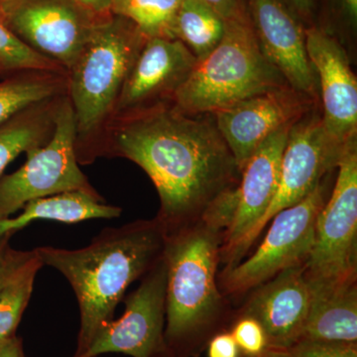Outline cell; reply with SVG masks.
Returning <instances> with one entry per match:
<instances>
[{"mask_svg": "<svg viewBox=\"0 0 357 357\" xmlns=\"http://www.w3.org/2000/svg\"><path fill=\"white\" fill-rule=\"evenodd\" d=\"M114 121L107 151L151 178L166 236L236 201L241 171L213 114H185L170 102Z\"/></svg>", "mask_w": 357, "mask_h": 357, "instance_id": "obj_1", "label": "cell"}, {"mask_svg": "<svg viewBox=\"0 0 357 357\" xmlns=\"http://www.w3.org/2000/svg\"><path fill=\"white\" fill-rule=\"evenodd\" d=\"M234 208L166 236L164 357H199L218 333L229 331L236 311L218 287L223 232Z\"/></svg>", "mask_w": 357, "mask_h": 357, "instance_id": "obj_2", "label": "cell"}, {"mask_svg": "<svg viewBox=\"0 0 357 357\" xmlns=\"http://www.w3.org/2000/svg\"><path fill=\"white\" fill-rule=\"evenodd\" d=\"M165 243V231L154 218L105 229L84 248H36L43 264L64 275L76 294L81 323L73 357L83 356L114 319L129 286L163 257Z\"/></svg>", "mask_w": 357, "mask_h": 357, "instance_id": "obj_3", "label": "cell"}, {"mask_svg": "<svg viewBox=\"0 0 357 357\" xmlns=\"http://www.w3.org/2000/svg\"><path fill=\"white\" fill-rule=\"evenodd\" d=\"M289 84L263 55L248 9L227 20L222 41L198 61L173 105L189 114H213L252 96Z\"/></svg>", "mask_w": 357, "mask_h": 357, "instance_id": "obj_4", "label": "cell"}, {"mask_svg": "<svg viewBox=\"0 0 357 357\" xmlns=\"http://www.w3.org/2000/svg\"><path fill=\"white\" fill-rule=\"evenodd\" d=\"M146 37L130 21L110 13L68 72L69 96L77 121V144L89 139L112 119L134 61Z\"/></svg>", "mask_w": 357, "mask_h": 357, "instance_id": "obj_5", "label": "cell"}, {"mask_svg": "<svg viewBox=\"0 0 357 357\" xmlns=\"http://www.w3.org/2000/svg\"><path fill=\"white\" fill-rule=\"evenodd\" d=\"M326 199L324 180L306 198L276 213L255 252L218 273L220 292L230 301L241 299L284 270L306 264L314 245L317 218Z\"/></svg>", "mask_w": 357, "mask_h": 357, "instance_id": "obj_6", "label": "cell"}, {"mask_svg": "<svg viewBox=\"0 0 357 357\" xmlns=\"http://www.w3.org/2000/svg\"><path fill=\"white\" fill-rule=\"evenodd\" d=\"M24 165L0 177V222L33 199L60 192L96 191L77 157V121L68 93L61 98L50 139L27 152Z\"/></svg>", "mask_w": 357, "mask_h": 357, "instance_id": "obj_7", "label": "cell"}, {"mask_svg": "<svg viewBox=\"0 0 357 357\" xmlns=\"http://www.w3.org/2000/svg\"><path fill=\"white\" fill-rule=\"evenodd\" d=\"M347 145L338 144L328 135L317 105L296 121L289 130L281 160L278 191L273 202L261 220L237 246L229 264L223 269L236 266L245 258L276 213L306 198L325 180L326 176L337 169Z\"/></svg>", "mask_w": 357, "mask_h": 357, "instance_id": "obj_8", "label": "cell"}, {"mask_svg": "<svg viewBox=\"0 0 357 357\" xmlns=\"http://www.w3.org/2000/svg\"><path fill=\"white\" fill-rule=\"evenodd\" d=\"M333 191L319 211L307 280L357 281V147L347 145L338 162Z\"/></svg>", "mask_w": 357, "mask_h": 357, "instance_id": "obj_9", "label": "cell"}, {"mask_svg": "<svg viewBox=\"0 0 357 357\" xmlns=\"http://www.w3.org/2000/svg\"><path fill=\"white\" fill-rule=\"evenodd\" d=\"M100 18L75 0H21L4 22L31 50L68 73Z\"/></svg>", "mask_w": 357, "mask_h": 357, "instance_id": "obj_10", "label": "cell"}, {"mask_svg": "<svg viewBox=\"0 0 357 357\" xmlns=\"http://www.w3.org/2000/svg\"><path fill=\"white\" fill-rule=\"evenodd\" d=\"M167 266L163 257L124 300L121 319L103 326L81 357L123 354L132 357H164L166 324Z\"/></svg>", "mask_w": 357, "mask_h": 357, "instance_id": "obj_11", "label": "cell"}, {"mask_svg": "<svg viewBox=\"0 0 357 357\" xmlns=\"http://www.w3.org/2000/svg\"><path fill=\"white\" fill-rule=\"evenodd\" d=\"M317 102L287 86L218 110L213 116L241 171L265 140L299 121Z\"/></svg>", "mask_w": 357, "mask_h": 357, "instance_id": "obj_12", "label": "cell"}, {"mask_svg": "<svg viewBox=\"0 0 357 357\" xmlns=\"http://www.w3.org/2000/svg\"><path fill=\"white\" fill-rule=\"evenodd\" d=\"M180 40L147 38L134 61L110 121L173 102L196 66Z\"/></svg>", "mask_w": 357, "mask_h": 357, "instance_id": "obj_13", "label": "cell"}, {"mask_svg": "<svg viewBox=\"0 0 357 357\" xmlns=\"http://www.w3.org/2000/svg\"><path fill=\"white\" fill-rule=\"evenodd\" d=\"M307 58L321 89V121L338 144L356 139L357 81L344 47L321 28L305 29Z\"/></svg>", "mask_w": 357, "mask_h": 357, "instance_id": "obj_14", "label": "cell"}, {"mask_svg": "<svg viewBox=\"0 0 357 357\" xmlns=\"http://www.w3.org/2000/svg\"><path fill=\"white\" fill-rule=\"evenodd\" d=\"M256 39L268 62L291 88L318 102V84L310 64L305 29L284 0H248Z\"/></svg>", "mask_w": 357, "mask_h": 357, "instance_id": "obj_15", "label": "cell"}, {"mask_svg": "<svg viewBox=\"0 0 357 357\" xmlns=\"http://www.w3.org/2000/svg\"><path fill=\"white\" fill-rule=\"evenodd\" d=\"M306 264L284 270L253 289L236 316L255 319L266 333L269 347L290 349L302 338L310 309Z\"/></svg>", "mask_w": 357, "mask_h": 357, "instance_id": "obj_16", "label": "cell"}, {"mask_svg": "<svg viewBox=\"0 0 357 357\" xmlns=\"http://www.w3.org/2000/svg\"><path fill=\"white\" fill-rule=\"evenodd\" d=\"M292 126L272 134L241 170L236 210L229 227L223 232L220 248V264L225 267L229 264L237 246L261 220L273 202L280 180L282 156Z\"/></svg>", "mask_w": 357, "mask_h": 357, "instance_id": "obj_17", "label": "cell"}, {"mask_svg": "<svg viewBox=\"0 0 357 357\" xmlns=\"http://www.w3.org/2000/svg\"><path fill=\"white\" fill-rule=\"evenodd\" d=\"M307 281L311 299L302 338L357 344V281Z\"/></svg>", "mask_w": 357, "mask_h": 357, "instance_id": "obj_18", "label": "cell"}, {"mask_svg": "<svg viewBox=\"0 0 357 357\" xmlns=\"http://www.w3.org/2000/svg\"><path fill=\"white\" fill-rule=\"evenodd\" d=\"M119 206L105 203L96 191H70L33 199L25 204L18 217L0 222V241L13 236L38 220L77 223L91 218H115L121 215Z\"/></svg>", "mask_w": 357, "mask_h": 357, "instance_id": "obj_19", "label": "cell"}, {"mask_svg": "<svg viewBox=\"0 0 357 357\" xmlns=\"http://www.w3.org/2000/svg\"><path fill=\"white\" fill-rule=\"evenodd\" d=\"M44 266L36 248L14 250L9 246L0 269V342L16 335L34 287Z\"/></svg>", "mask_w": 357, "mask_h": 357, "instance_id": "obj_20", "label": "cell"}, {"mask_svg": "<svg viewBox=\"0 0 357 357\" xmlns=\"http://www.w3.org/2000/svg\"><path fill=\"white\" fill-rule=\"evenodd\" d=\"M62 96L30 107L0 126V177L18 155L48 142Z\"/></svg>", "mask_w": 357, "mask_h": 357, "instance_id": "obj_21", "label": "cell"}, {"mask_svg": "<svg viewBox=\"0 0 357 357\" xmlns=\"http://www.w3.org/2000/svg\"><path fill=\"white\" fill-rule=\"evenodd\" d=\"M68 91L67 73L30 70L0 83V126L39 103Z\"/></svg>", "mask_w": 357, "mask_h": 357, "instance_id": "obj_22", "label": "cell"}, {"mask_svg": "<svg viewBox=\"0 0 357 357\" xmlns=\"http://www.w3.org/2000/svg\"><path fill=\"white\" fill-rule=\"evenodd\" d=\"M227 20L203 0H182L174 37L191 51L197 61L203 60L222 41Z\"/></svg>", "mask_w": 357, "mask_h": 357, "instance_id": "obj_23", "label": "cell"}, {"mask_svg": "<svg viewBox=\"0 0 357 357\" xmlns=\"http://www.w3.org/2000/svg\"><path fill=\"white\" fill-rule=\"evenodd\" d=\"M182 0H114L110 13L132 22L146 38L174 37Z\"/></svg>", "mask_w": 357, "mask_h": 357, "instance_id": "obj_24", "label": "cell"}, {"mask_svg": "<svg viewBox=\"0 0 357 357\" xmlns=\"http://www.w3.org/2000/svg\"><path fill=\"white\" fill-rule=\"evenodd\" d=\"M30 70L67 73L60 66L31 50L0 20V72Z\"/></svg>", "mask_w": 357, "mask_h": 357, "instance_id": "obj_25", "label": "cell"}, {"mask_svg": "<svg viewBox=\"0 0 357 357\" xmlns=\"http://www.w3.org/2000/svg\"><path fill=\"white\" fill-rule=\"evenodd\" d=\"M241 356H256L269 349L266 333L255 319L236 316L229 328Z\"/></svg>", "mask_w": 357, "mask_h": 357, "instance_id": "obj_26", "label": "cell"}, {"mask_svg": "<svg viewBox=\"0 0 357 357\" xmlns=\"http://www.w3.org/2000/svg\"><path fill=\"white\" fill-rule=\"evenodd\" d=\"M288 351L292 357H357V344L302 338Z\"/></svg>", "mask_w": 357, "mask_h": 357, "instance_id": "obj_27", "label": "cell"}, {"mask_svg": "<svg viewBox=\"0 0 357 357\" xmlns=\"http://www.w3.org/2000/svg\"><path fill=\"white\" fill-rule=\"evenodd\" d=\"M208 357H241V354L236 340L229 331L215 335L206 345Z\"/></svg>", "mask_w": 357, "mask_h": 357, "instance_id": "obj_28", "label": "cell"}, {"mask_svg": "<svg viewBox=\"0 0 357 357\" xmlns=\"http://www.w3.org/2000/svg\"><path fill=\"white\" fill-rule=\"evenodd\" d=\"M225 20H232L248 11V0H203Z\"/></svg>", "mask_w": 357, "mask_h": 357, "instance_id": "obj_29", "label": "cell"}, {"mask_svg": "<svg viewBox=\"0 0 357 357\" xmlns=\"http://www.w3.org/2000/svg\"><path fill=\"white\" fill-rule=\"evenodd\" d=\"M75 1L93 15L105 17L109 15L114 0H75Z\"/></svg>", "mask_w": 357, "mask_h": 357, "instance_id": "obj_30", "label": "cell"}, {"mask_svg": "<svg viewBox=\"0 0 357 357\" xmlns=\"http://www.w3.org/2000/svg\"><path fill=\"white\" fill-rule=\"evenodd\" d=\"M0 357H26L21 337L14 335L0 342Z\"/></svg>", "mask_w": 357, "mask_h": 357, "instance_id": "obj_31", "label": "cell"}, {"mask_svg": "<svg viewBox=\"0 0 357 357\" xmlns=\"http://www.w3.org/2000/svg\"><path fill=\"white\" fill-rule=\"evenodd\" d=\"M290 10L301 20H309L314 9V0H284Z\"/></svg>", "mask_w": 357, "mask_h": 357, "instance_id": "obj_32", "label": "cell"}, {"mask_svg": "<svg viewBox=\"0 0 357 357\" xmlns=\"http://www.w3.org/2000/svg\"><path fill=\"white\" fill-rule=\"evenodd\" d=\"M21 0H0V20L6 21V16ZM6 23V22H4Z\"/></svg>", "mask_w": 357, "mask_h": 357, "instance_id": "obj_33", "label": "cell"}, {"mask_svg": "<svg viewBox=\"0 0 357 357\" xmlns=\"http://www.w3.org/2000/svg\"><path fill=\"white\" fill-rule=\"evenodd\" d=\"M241 357H292V356H291V354L289 352L288 349H272V347H269L267 351H265L263 352V354H259V356H241Z\"/></svg>", "mask_w": 357, "mask_h": 357, "instance_id": "obj_34", "label": "cell"}, {"mask_svg": "<svg viewBox=\"0 0 357 357\" xmlns=\"http://www.w3.org/2000/svg\"><path fill=\"white\" fill-rule=\"evenodd\" d=\"M345 10L352 21L356 22L357 17V0H342Z\"/></svg>", "mask_w": 357, "mask_h": 357, "instance_id": "obj_35", "label": "cell"}, {"mask_svg": "<svg viewBox=\"0 0 357 357\" xmlns=\"http://www.w3.org/2000/svg\"><path fill=\"white\" fill-rule=\"evenodd\" d=\"M11 237L6 236L0 241V269H1L2 263L6 257L7 249L9 248V241Z\"/></svg>", "mask_w": 357, "mask_h": 357, "instance_id": "obj_36", "label": "cell"}]
</instances>
